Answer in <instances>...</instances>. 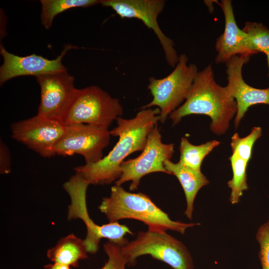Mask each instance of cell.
<instances>
[{
  "label": "cell",
  "mask_w": 269,
  "mask_h": 269,
  "mask_svg": "<svg viewBox=\"0 0 269 269\" xmlns=\"http://www.w3.org/2000/svg\"><path fill=\"white\" fill-rule=\"evenodd\" d=\"M218 4L224 13L225 28L215 43L217 52L215 62L217 64L226 63L237 55L251 56L253 54L249 49L246 35L237 24L232 0H222Z\"/></svg>",
  "instance_id": "9a60e30c"
},
{
  "label": "cell",
  "mask_w": 269,
  "mask_h": 269,
  "mask_svg": "<svg viewBox=\"0 0 269 269\" xmlns=\"http://www.w3.org/2000/svg\"><path fill=\"white\" fill-rule=\"evenodd\" d=\"M43 269H71L70 267L57 263H53L45 265Z\"/></svg>",
  "instance_id": "484cf974"
},
{
  "label": "cell",
  "mask_w": 269,
  "mask_h": 269,
  "mask_svg": "<svg viewBox=\"0 0 269 269\" xmlns=\"http://www.w3.org/2000/svg\"><path fill=\"white\" fill-rule=\"evenodd\" d=\"M229 159L233 171V177L228 182V186L231 190L229 200L232 204H235L240 201L243 192L248 189L247 175L248 163L234 153Z\"/></svg>",
  "instance_id": "ffe728a7"
},
{
  "label": "cell",
  "mask_w": 269,
  "mask_h": 269,
  "mask_svg": "<svg viewBox=\"0 0 269 269\" xmlns=\"http://www.w3.org/2000/svg\"><path fill=\"white\" fill-rule=\"evenodd\" d=\"M256 239L260 246L259 256L262 269H269V220L259 228Z\"/></svg>",
  "instance_id": "cb8c5ba5"
},
{
  "label": "cell",
  "mask_w": 269,
  "mask_h": 269,
  "mask_svg": "<svg viewBox=\"0 0 269 269\" xmlns=\"http://www.w3.org/2000/svg\"><path fill=\"white\" fill-rule=\"evenodd\" d=\"M11 170V158L7 145L0 140V173L8 174Z\"/></svg>",
  "instance_id": "d4e9b609"
},
{
  "label": "cell",
  "mask_w": 269,
  "mask_h": 269,
  "mask_svg": "<svg viewBox=\"0 0 269 269\" xmlns=\"http://www.w3.org/2000/svg\"><path fill=\"white\" fill-rule=\"evenodd\" d=\"M74 46L66 45L61 54L55 59L50 60L35 54L19 56L8 52L0 45V53L3 63L0 67V84L20 76L32 75L35 77L48 73L67 70L62 64L63 56Z\"/></svg>",
  "instance_id": "5bb4252c"
},
{
  "label": "cell",
  "mask_w": 269,
  "mask_h": 269,
  "mask_svg": "<svg viewBox=\"0 0 269 269\" xmlns=\"http://www.w3.org/2000/svg\"><path fill=\"white\" fill-rule=\"evenodd\" d=\"M164 0H102L101 4L112 8L122 18H137L141 20L156 34L163 49L166 60L171 67H175L178 57L174 48L173 41L166 36L157 21L162 11Z\"/></svg>",
  "instance_id": "8fae6325"
},
{
  "label": "cell",
  "mask_w": 269,
  "mask_h": 269,
  "mask_svg": "<svg viewBox=\"0 0 269 269\" xmlns=\"http://www.w3.org/2000/svg\"><path fill=\"white\" fill-rule=\"evenodd\" d=\"M103 247L108 260L100 269H126L127 261L122 252L121 245L109 241Z\"/></svg>",
  "instance_id": "603a6c76"
},
{
  "label": "cell",
  "mask_w": 269,
  "mask_h": 269,
  "mask_svg": "<svg viewBox=\"0 0 269 269\" xmlns=\"http://www.w3.org/2000/svg\"><path fill=\"white\" fill-rule=\"evenodd\" d=\"M111 135L108 129L88 124L65 125V132L55 147L56 154H80L86 164L96 163L103 158V150L109 145Z\"/></svg>",
  "instance_id": "9c48e42d"
},
{
  "label": "cell",
  "mask_w": 269,
  "mask_h": 269,
  "mask_svg": "<svg viewBox=\"0 0 269 269\" xmlns=\"http://www.w3.org/2000/svg\"><path fill=\"white\" fill-rule=\"evenodd\" d=\"M164 165L169 174L175 175L180 183L186 200V209L184 214L188 219H191L196 196L199 190L207 185L209 181L201 170L186 167L179 161L174 163L170 160H167L164 162Z\"/></svg>",
  "instance_id": "2e32d148"
},
{
  "label": "cell",
  "mask_w": 269,
  "mask_h": 269,
  "mask_svg": "<svg viewBox=\"0 0 269 269\" xmlns=\"http://www.w3.org/2000/svg\"><path fill=\"white\" fill-rule=\"evenodd\" d=\"M118 98L97 86L77 89L62 120L65 125L85 124L108 129L123 114Z\"/></svg>",
  "instance_id": "5b68a950"
},
{
  "label": "cell",
  "mask_w": 269,
  "mask_h": 269,
  "mask_svg": "<svg viewBox=\"0 0 269 269\" xmlns=\"http://www.w3.org/2000/svg\"><path fill=\"white\" fill-rule=\"evenodd\" d=\"M87 253L84 240L71 234L60 239L46 255L54 263L77 268L80 260L88 258Z\"/></svg>",
  "instance_id": "e0dca14e"
},
{
  "label": "cell",
  "mask_w": 269,
  "mask_h": 269,
  "mask_svg": "<svg viewBox=\"0 0 269 269\" xmlns=\"http://www.w3.org/2000/svg\"><path fill=\"white\" fill-rule=\"evenodd\" d=\"M99 209L110 222L135 219L146 225L148 230L154 232L171 230L184 234L187 228L199 225L173 221L146 194L130 192L117 185L111 188L110 196L103 199Z\"/></svg>",
  "instance_id": "3957f363"
},
{
  "label": "cell",
  "mask_w": 269,
  "mask_h": 269,
  "mask_svg": "<svg viewBox=\"0 0 269 269\" xmlns=\"http://www.w3.org/2000/svg\"><path fill=\"white\" fill-rule=\"evenodd\" d=\"M268 61V65L269 67V53L266 54Z\"/></svg>",
  "instance_id": "4316f807"
},
{
  "label": "cell",
  "mask_w": 269,
  "mask_h": 269,
  "mask_svg": "<svg viewBox=\"0 0 269 269\" xmlns=\"http://www.w3.org/2000/svg\"><path fill=\"white\" fill-rule=\"evenodd\" d=\"M237 112V103L225 87L218 84L211 65L199 71L185 102L169 115L173 126L190 115H204L211 119V131L215 134H224Z\"/></svg>",
  "instance_id": "7a4b0ae2"
},
{
  "label": "cell",
  "mask_w": 269,
  "mask_h": 269,
  "mask_svg": "<svg viewBox=\"0 0 269 269\" xmlns=\"http://www.w3.org/2000/svg\"><path fill=\"white\" fill-rule=\"evenodd\" d=\"M246 35L248 47L252 54L269 53V29L262 23L246 22L242 29Z\"/></svg>",
  "instance_id": "44dd1931"
},
{
  "label": "cell",
  "mask_w": 269,
  "mask_h": 269,
  "mask_svg": "<svg viewBox=\"0 0 269 269\" xmlns=\"http://www.w3.org/2000/svg\"><path fill=\"white\" fill-rule=\"evenodd\" d=\"M41 21L46 29L58 14L74 7H87L101 3L99 0H41Z\"/></svg>",
  "instance_id": "d6986e66"
},
{
  "label": "cell",
  "mask_w": 269,
  "mask_h": 269,
  "mask_svg": "<svg viewBox=\"0 0 269 269\" xmlns=\"http://www.w3.org/2000/svg\"><path fill=\"white\" fill-rule=\"evenodd\" d=\"M250 58L248 56L237 55L226 63L228 84L225 87L228 94L235 100L237 106L234 120L236 128L249 107L258 104L269 105V88H254L246 83L243 78V66L249 61Z\"/></svg>",
  "instance_id": "4fadbf2b"
},
{
  "label": "cell",
  "mask_w": 269,
  "mask_h": 269,
  "mask_svg": "<svg viewBox=\"0 0 269 269\" xmlns=\"http://www.w3.org/2000/svg\"><path fill=\"white\" fill-rule=\"evenodd\" d=\"M220 143L212 140L200 145L191 143L186 137L181 138L179 162L182 165L196 170H201V165L204 158Z\"/></svg>",
  "instance_id": "ac0fdd59"
},
{
  "label": "cell",
  "mask_w": 269,
  "mask_h": 269,
  "mask_svg": "<svg viewBox=\"0 0 269 269\" xmlns=\"http://www.w3.org/2000/svg\"><path fill=\"white\" fill-rule=\"evenodd\" d=\"M89 185L84 178L75 173L63 185L71 200L68 206V219H80L86 226L87 234L84 240L87 252L96 253L99 249L100 240L103 238L120 245L125 244L128 241L125 236L127 234H133L127 226L118 222L99 225L90 217L86 202V192Z\"/></svg>",
  "instance_id": "277c9868"
},
{
  "label": "cell",
  "mask_w": 269,
  "mask_h": 269,
  "mask_svg": "<svg viewBox=\"0 0 269 269\" xmlns=\"http://www.w3.org/2000/svg\"><path fill=\"white\" fill-rule=\"evenodd\" d=\"M174 147L173 143L162 142L161 135L156 125L148 134L141 153L134 159L122 163L121 174L115 181L116 185L121 186L131 181L129 189L134 191L137 188L141 178L147 174L156 172L169 174L164 168V163L171 159L174 152Z\"/></svg>",
  "instance_id": "ba28073f"
},
{
  "label": "cell",
  "mask_w": 269,
  "mask_h": 269,
  "mask_svg": "<svg viewBox=\"0 0 269 269\" xmlns=\"http://www.w3.org/2000/svg\"><path fill=\"white\" fill-rule=\"evenodd\" d=\"M159 108L141 109L130 119L119 117L117 126L110 131L111 135L119 140L109 153L99 161L74 167L89 184L104 185L117 180L121 174V166L132 153L142 151L147 136L159 121Z\"/></svg>",
  "instance_id": "6da1fadb"
},
{
  "label": "cell",
  "mask_w": 269,
  "mask_h": 269,
  "mask_svg": "<svg viewBox=\"0 0 269 269\" xmlns=\"http://www.w3.org/2000/svg\"><path fill=\"white\" fill-rule=\"evenodd\" d=\"M10 129L13 139L48 158L56 155L55 147L65 132V125L37 114L12 123Z\"/></svg>",
  "instance_id": "30bf717a"
},
{
  "label": "cell",
  "mask_w": 269,
  "mask_h": 269,
  "mask_svg": "<svg viewBox=\"0 0 269 269\" xmlns=\"http://www.w3.org/2000/svg\"><path fill=\"white\" fill-rule=\"evenodd\" d=\"M36 77L40 88L37 115L62 123L64 116L77 90L74 86V78L67 70Z\"/></svg>",
  "instance_id": "7c38bea8"
},
{
  "label": "cell",
  "mask_w": 269,
  "mask_h": 269,
  "mask_svg": "<svg viewBox=\"0 0 269 269\" xmlns=\"http://www.w3.org/2000/svg\"><path fill=\"white\" fill-rule=\"evenodd\" d=\"M186 54L178 57L174 70L167 76L149 78L148 89L152 97L150 102L141 109L157 106L160 110L159 122L164 123L168 115L178 108L186 100L194 80L199 72L194 64H188Z\"/></svg>",
  "instance_id": "52a82bcc"
},
{
  "label": "cell",
  "mask_w": 269,
  "mask_h": 269,
  "mask_svg": "<svg viewBox=\"0 0 269 269\" xmlns=\"http://www.w3.org/2000/svg\"><path fill=\"white\" fill-rule=\"evenodd\" d=\"M262 132L261 127H255L252 129L249 134L244 137H241L238 133H235L231 137L230 143L232 152L248 163L252 158L253 146L262 136Z\"/></svg>",
  "instance_id": "7402d4cb"
},
{
  "label": "cell",
  "mask_w": 269,
  "mask_h": 269,
  "mask_svg": "<svg viewBox=\"0 0 269 269\" xmlns=\"http://www.w3.org/2000/svg\"><path fill=\"white\" fill-rule=\"evenodd\" d=\"M129 266L136 259L148 255L169 265L173 269H193L190 253L184 245L165 232L140 231L136 238L121 246Z\"/></svg>",
  "instance_id": "8992f818"
}]
</instances>
